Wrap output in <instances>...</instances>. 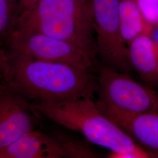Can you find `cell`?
<instances>
[{
  "label": "cell",
  "mask_w": 158,
  "mask_h": 158,
  "mask_svg": "<svg viewBox=\"0 0 158 158\" xmlns=\"http://www.w3.org/2000/svg\"><path fill=\"white\" fill-rule=\"evenodd\" d=\"M6 51L0 81L31 102L92 98L96 93L95 73Z\"/></svg>",
  "instance_id": "cell-1"
},
{
  "label": "cell",
  "mask_w": 158,
  "mask_h": 158,
  "mask_svg": "<svg viewBox=\"0 0 158 158\" xmlns=\"http://www.w3.org/2000/svg\"><path fill=\"white\" fill-rule=\"evenodd\" d=\"M39 115L68 130L81 134L89 141L113 152H134L143 158L158 156L138 145L108 118L89 97L31 102Z\"/></svg>",
  "instance_id": "cell-2"
},
{
  "label": "cell",
  "mask_w": 158,
  "mask_h": 158,
  "mask_svg": "<svg viewBox=\"0 0 158 158\" xmlns=\"http://www.w3.org/2000/svg\"><path fill=\"white\" fill-rule=\"evenodd\" d=\"M15 28L68 42L98 57L90 0H39L20 14Z\"/></svg>",
  "instance_id": "cell-3"
},
{
  "label": "cell",
  "mask_w": 158,
  "mask_h": 158,
  "mask_svg": "<svg viewBox=\"0 0 158 158\" xmlns=\"http://www.w3.org/2000/svg\"><path fill=\"white\" fill-rule=\"evenodd\" d=\"M95 102L104 114L135 115L158 110V93L125 73L104 64L98 66Z\"/></svg>",
  "instance_id": "cell-4"
},
{
  "label": "cell",
  "mask_w": 158,
  "mask_h": 158,
  "mask_svg": "<svg viewBox=\"0 0 158 158\" xmlns=\"http://www.w3.org/2000/svg\"><path fill=\"white\" fill-rule=\"evenodd\" d=\"M5 49L35 59L69 64L93 73L97 62L68 42L45 34L15 28L5 41Z\"/></svg>",
  "instance_id": "cell-5"
},
{
  "label": "cell",
  "mask_w": 158,
  "mask_h": 158,
  "mask_svg": "<svg viewBox=\"0 0 158 158\" xmlns=\"http://www.w3.org/2000/svg\"><path fill=\"white\" fill-rule=\"evenodd\" d=\"M119 0H90L93 14L98 57L103 64L130 74L128 47L123 38Z\"/></svg>",
  "instance_id": "cell-6"
},
{
  "label": "cell",
  "mask_w": 158,
  "mask_h": 158,
  "mask_svg": "<svg viewBox=\"0 0 158 158\" xmlns=\"http://www.w3.org/2000/svg\"><path fill=\"white\" fill-rule=\"evenodd\" d=\"M97 155L84 144L35 130L0 150V158H91Z\"/></svg>",
  "instance_id": "cell-7"
},
{
  "label": "cell",
  "mask_w": 158,
  "mask_h": 158,
  "mask_svg": "<svg viewBox=\"0 0 158 158\" xmlns=\"http://www.w3.org/2000/svg\"><path fill=\"white\" fill-rule=\"evenodd\" d=\"M39 115L31 102L11 87L0 83V150L36 130Z\"/></svg>",
  "instance_id": "cell-8"
},
{
  "label": "cell",
  "mask_w": 158,
  "mask_h": 158,
  "mask_svg": "<svg viewBox=\"0 0 158 158\" xmlns=\"http://www.w3.org/2000/svg\"><path fill=\"white\" fill-rule=\"evenodd\" d=\"M105 115L136 143L158 157V110L135 115L110 113Z\"/></svg>",
  "instance_id": "cell-9"
},
{
  "label": "cell",
  "mask_w": 158,
  "mask_h": 158,
  "mask_svg": "<svg viewBox=\"0 0 158 158\" xmlns=\"http://www.w3.org/2000/svg\"><path fill=\"white\" fill-rule=\"evenodd\" d=\"M131 68L145 84L158 86V44L149 35L136 37L128 45Z\"/></svg>",
  "instance_id": "cell-10"
},
{
  "label": "cell",
  "mask_w": 158,
  "mask_h": 158,
  "mask_svg": "<svg viewBox=\"0 0 158 158\" xmlns=\"http://www.w3.org/2000/svg\"><path fill=\"white\" fill-rule=\"evenodd\" d=\"M119 18L122 36L127 45L140 35H149L152 26L145 19L136 0H119Z\"/></svg>",
  "instance_id": "cell-11"
},
{
  "label": "cell",
  "mask_w": 158,
  "mask_h": 158,
  "mask_svg": "<svg viewBox=\"0 0 158 158\" xmlns=\"http://www.w3.org/2000/svg\"><path fill=\"white\" fill-rule=\"evenodd\" d=\"M20 13L17 0H0V38L5 41L15 28Z\"/></svg>",
  "instance_id": "cell-12"
},
{
  "label": "cell",
  "mask_w": 158,
  "mask_h": 158,
  "mask_svg": "<svg viewBox=\"0 0 158 158\" xmlns=\"http://www.w3.org/2000/svg\"><path fill=\"white\" fill-rule=\"evenodd\" d=\"M142 15L152 26L158 25V0H136Z\"/></svg>",
  "instance_id": "cell-13"
},
{
  "label": "cell",
  "mask_w": 158,
  "mask_h": 158,
  "mask_svg": "<svg viewBox=\"0 0 158 158\" xmlns=\"http://www.w3.org/2000/svg\"><path fill=\"white\" fill-rule=\"evenodd\" d=\"M39 0H17L21 13L35 5ZM20 13V14H21Z\"/></svg>",
  "instance_id": "cell-14"
},
{
  "label": "cell",
  "mask_w": 158,
  "mask_h": 158,
  "mask_svg": "<svg viewBox=\"0 0 158 158\" xmlns=\"http://www.w3.org/2000/svg\"><path fill=\"white\" fill-rule=\"evenodd\" d=\"M149 36L158 44V25L152 26Z\"/></svg>",
  "instance_id": "cell-15"
},
{
  "label": "cell",
  "mask_w": 158,
  "mask_h": 158,
  "mask_svg": "<svg viewBox=\"0 0 158 158\" xmlns=\"http://www.w3.org/2000/svg\"><path fill=\"white\" fill-rule=\"evenodd\" d=\"M6 49L4 47H2L1 44L0 42V69H1L2 63L4 62V60L6 57Z\"/></svg>",
  "instance_id": "cell-16"
}]
</instances>
